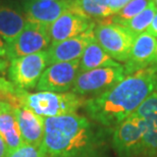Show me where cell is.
<instances>
[{
  "label": "cell",
  "instance_id": "1",
  "mask_svg": "<svg viewBox=\"0 0 157 157\" xmlns=\"http://www.w3.org/2000/svg\"><path fill=\"white\" fill-rule=\"evenodd\" d=\"M156 91L157 74L147 67L125 76L104 93L91 97L85 102V108L93 121L113 128L135 113Z\"/></svg>",
  "mask_w": 157,
  "mask_h": 157
},
{
  "label": "cell",
  "instance_id": "2",
  "mask_svg": "<svg viewBox=\"0 0 157 157\" xmlns=\"http://www.w3.org/2000/svg\"><path fill=\"white\" fill-rule=\"evenodd\" d=\"M99 133L85 117L77 113L44 118L42 149L47 157L98 155Z\"/></svg>",
  "mask_w": 157,
  "mask_h": 157
},
{
  "label": "cell",
  "instance_id": "3",
  "mask_svg": "<svg viewBox=\"0 0 157 157\" xmlns=\"http://www.w3.org/2000/svg\"><path fill=\"white\" fill-rule=\"evenodd\" d=\"M85 97L73 92H36L26 91L21 98V105L31 109L37 115L47 118L59 115L76 113L81 106L85 105Z\"/></svg>",
  "mask_w": 157,
  "mask_h": 157
},
{
  "label": "cell",
  "instance_id": "4",
  "mask_svg": "<svg viewBox=\"0 0 157 157\" xmlns=\"http://www.w3.org/2000/svg\"><path fill=\"white\" fill-rule=\"evenodd\" d=\"M94 36L106 53L117 62H125L130 55L136 35L128 28L108 20L96 21Z\"/></svg>",
  "mask_w": 157,
  "mask_h": 157
},
{
  "label": "cell",
  "instance_id": "5",
  "mask_svg": "<svg viewBox=\"0 0 157 157\" xmlns=\"http://www.w3.org/2000/svg\"><path fill=\"white\" fill-rule=\"evenodd\" d=\"M125 77L124 65L99 67L78 74L71 92L82 97L98 96Z\"/></svg>",
  "mask_w": 157,
  "mask_h": 157
},
{
  "label": "cell",
  "instance_id": "6",
  "mask_svg": "<svg viewBox=\"0 0 157 157\" xmlns=\"http://www.w3.org/2000/svg\"><path fill=\"white\" fill-rule=\"evenodd\" d=\"M50 45L51 39L48 25L28 20L20 35L6 45V58L11 60L21 56L34 54L47 50Z\"/></svg>",
  "mask_w": 157,
  "mask_h": 157
},
{
  "label": "cell",
  "instance_id": "7",
  "mask_svg": "<svg viewBox=\"0 0 157 157\" xmlns=\"http://www.w3.org/2000/svg\"><path fill=\"white\" fill-rule=\"evenodd\" d=\"M49 65L47 50L21 56L10 60L8 77L14 85L28 91L36 88L42 74Z\"/></svg>",
  "mask_w": 157,
  "mask_h": 157
},
{
  "label": "cell",
  "instance_id": "8",
  "mask_svg": "<svg viewBox=\"0 0 157 157\" xmlns=\"http://www.w3.org/2000/svg\"><path fill=\"white\" fill-rule=\"evenodd\" d=\"M112 146L119 157H139L144 153V134L140 121L132 114L113 128Z\"/></svg>",
  "mask_w": 157,
  "mask_h": 157
},
{
  "label": "cell",
  "instance_id": "9",
  "mask_svg": "<svg viewBox=\"0 0 157 157\" xmlns=\"http://www.w3.org/2000/svg\"><path fill=\"white\" fill-rule=\"evenodd\" d=\"M78 74L80 59L50 64L42 74L36 89L39 92H70Z\"/></svg>",
  "mask_w": 157,
  "mask_h": 157
},
{
  "label": "cell",
  "instance_id": "10",
  "mask_svg": "<svg viewBox=\"0 0 157 157\" xmlns=\"http://www.w3.org/2000/svg\"><path fill=\"white\" fill-rule=\"evenodd\" d=\"M76 0H25L21 3L27 20L49 25L63 13L75 10Z\"/></svg>",
  "mask_w": 157,
  "mask_h": 157
},
{
  "label": "cell",
  "instance_id": "11",
  "mask_svg": "<svg viewBox=\"0 0 157 157\" xmlns=\"http://www.w3.org/2000/svg\"><path fill=\"white\" fill-rule=\"evenodd\" d=\"M133 114L139 118L143 130V156L157 157V91L152 93Z\"/></svg>",
  "mask_w": 157,
  "mask_h": 157
},
{
  "label": "cell",
  "instance_id": "12",
  "mask_svg": "<svg viewBox=\"0 0 157 157\" xmlns=\"http://www.w3.org/2000/svg\"><path fill=\"white\" fill-rule=\"evenodd\" d=\"M95 23L96 21L78 13L76 10L65 12L49 25L51 43L60 42L81 35L91 28H94Z\"/></svg>",
  "mask_w": 157,
  "mask_h": 157
},
{
  "label": "cell",
  "instance_id": "13",
  "mask_svg": "<svg viewBox=\"0 0 157 157\" xmlns=\"http://www.w3.org/2000/svg\"><path fill=\"white\" fill-rule=\"evenodd\" d=\"M94 38V28H91L87 32L74 38L51 43V45L47 49L50 64L80 59L88 44Z\"/></svg>",
  "mask_w": 157,
  "mask_h": 157
},
{
  "label": "cell",
  "instance_id": "14",
  "mask_svg": "<svg viewBox=\"0 0 157 157\" xmlns=\"http://www.w3.org/2000/svg\"><path fill=\"white\" fill-rule=\"evenodd\" d=\"M156 50L157 38L147 32L138 35L124 65L125 76L149 67L155 57Z\"/></svg>",
  "mask_w": 157,
  "mask_h": 157
},
{
  "label": "cell",
  "instance_id": "15",
  "mask_svg": "<svg viewBox=\"0 0 157 157\" xmlns=\"http://www.w3.org/2000/svg\"><path fill=\"white\" fill-rule=\"evenodd\" d=\"M27 21L20 2H0V37L6 45L20 35Z\"/></svg>",
  "mask_w": 157,
  "mask_h": 157
},
{
  "label": "cell",
  "instance_id": "16",
  "mask_svg": "<svg viewBox=\"0 0 157 157\" xmlns=\"http://www.w3.org/2000/svg\"><path fill=\"white\" fill-rule=\"evenodd\" d=\"M24 143L42 147L44 138V118L37 115L26 106L13 107Z\"/></svg>",
  "mask_w": 157,
  "mask_h": 157
},
{
  "label": "cell",
  "instance_id": "17",
  "mask_svg": "<svg viewBox=\"0 0 157 157\" xmlns=\"http://www.w3.org/2000/svg\"><path fill=\"white\" fill-rule=\"evenodd\" d=\"M0 136L4 140L9 151L17 149L24 144L13 106L4 102L0 110Z\"/></svg>",
  "mask_w": 157,
  "mask_h": 157
},
{
  "label": "cell",
  "instance_id": "18",
  "mask_svg": "<svg viewBox=\"0 0 157 157\" xmlns=\"http://www.w3.org/2000/svg\"><path fill=\"white\" fill-rule=\"evenodd\" d=\"M121 63L109 56L94 38L88 44L80 58V73L99 67H118Z\"/></svg>",
  "mask_w": 157,
  "mask_h": 157
},
{
  "label": "cell",
  "instance_id": "19",
  "mask_svg": "<svg viewBox=\"0 0 157 157\" xmlns=\"http://www.w3.org/2000/svg\"><path fill=\"white\" fill-rule=\"evenodd\" d=\"M110 0H76L75 10L91 20H105L109 17Z\"/></svg>",
  "mask_w": 157,
  "mask_h": 157
},
{
  "label": "cell",
  "instance_id": "20",
  "mask_svg": "<svg viewBox=\"0 0 157 157\" xmlns=\"http://www.w3.org/2000/svg\"><path fill=\"white\" fill-rule=\"evenodd\" d=\"M156 12H157V8L151 0V2L147 5V7L144 9L142 12H140V13L136 15L135 17L131 18L130 21H125L121 26H124L125 28H128L132 33L138 36V35H140V34L146 32L149 26L151 25Z\"/></svg>",
  "mask_w": 157,
  "mask_h": 157
},
{
  "label": "cell",
  "instance_id": "21",
  "mask_svg": "<svg viewBox=\"0 0 157 157\" xmlns=\"http://www.w3.org/2000/svg\"><path fill=\"white\" fill-rule=\"evenodd\" d=\"M27 90L21 89L12 82L0 78V100L13 107L21 105V98Z\"/></svg>",
  "mask_w": 157,
  "mask_h": 157
},
{
  "label": "cell",
  "instance_id": "22",
  "mask_svg": "<svg viewBox=\"0 0 157 157\" xmlns=\"http://www.w3.org/2000/svg\"><path fill=\"white\" fill-rule=\"evenodd\" d=\"M150 2H151V0H132L117 14L107 18L112 23L122 25L125 21H130L131 18L138 15L140 12H142Z\"/></svg>",
  "mask_w": 157,
  "mask_h": 157
},
{
  "label": "cell",
  "instance_id": "23",
  "mask_svg": "<svg viewBox=\"0 0 157 157\" xmlns=\"http://www.w3.org/2000/svg\"><path fill=\"white\" fill-rule=\"evenodd\" d=\"M6 157H47L42 147L24 143L17 149L8 151Z\"/></svg>",
  "mask_w": 157,
  "mask_h": 157
},
{
  "label": "cell",
  "instance_id": "24",
  "mask_svg": "<svg viewBox=\"0 0 157 157\" xmlns=\"http://www.w3.org/2000/svg\"><path fill=\"white\" fill-rule=\"evenodd\" d=\"M130 1H132V0H110L108 6L109 17L117 14L118 11H121Z\"/></svg>",
  "mask_w": 157,
  "mask_h": 157
},
{
  "label": "cell",
  "instance_id": "25",
  "mask_svg": "<svg viewBox=\"0 0 157 157\" xmlns=\"http://www.w3.org/2000/svg\"><path fill=\"white\" fill-rule=\"evenodd\" d=\"M146 32L151 34L152 36H154L155 38H157V12H156L154 18H153L151 25L149 26V28L147 29Z\"/></svg>",
  "mask_w": 157,
  "mask_h": 157
},
{
  "label": "cell",
  "instance_id": "26",
  "mask_svg": "<svg viewBox=\"0 0 157 157\" xmlns=\"http://www.w3.org/2000/svg\"><path fill=\"white\" fill-rule=\"evenodd\" d=\"M8 148L6 143L4 142V140L2 139V137L0 136V157H6L8 153Z\"/></svg>",
  "mask_w": 157,
  "mask_h": 157
},
{
  "label": "cell",
  "instance_id": "27",
  "mask_svg": "<svg viewBox=\"0 0 157 157\" xmlns=\"http://www.w3.org/2000/svg\"><path fill=\"white\" fill-rule=\"evenodd\" d=\"M6 54H7V51H6V44L4 43V41L1 39V37H0V57L6 58Z\"/></svg>",
  "mask_w": 157,
  "mask_h": 157
},
{
  "label": "cell",
  "instance_id": "28",
  "mask_svg": "<svg viewBox=\"0 0 157 157\" xmlns=\"http://www.w3.org/2000/svg\"><path fill=\"white\" fill-rule=\"evenodd\" d=\"M8 67V62L5 60V59H3L0 57V73H2V71H4L6 68Z\"/></svg>",
  "mask_w": 157,
  "mask_h": 157
},
{
  "label": "cell",
  "instance_id": "29",
  "mask_svg": "<svg viewBox=\"0 0 157 157\" xmlns=\"http://www.w3.org/2000/svg\"><path fill=\"white\" fill-rule=\"evenodd\" d=\"M149 67H150V68H152V70L154 71L155 73L157 74V50H156V54H155V57H154V59H153L152 63H151V65H150Z\"/></svg>",
  "mask_w": 157,
  "mask_h": 157
},
{
  "label": "cell",
  "instance_id": "30",
  "mask_svg": "<svg viewBox=\"0 0 157 157\" xmlns=\"http://www.w3.org/2000/svg\"><path fill=\"white\" fill-rule=\"evenodd\" d=\"M3 104H4V102H3V101H1V100H0V110H1V109H2V107H3Z\"/></svg>",
  "mask_w": 157,
  "mask_h": 157
},
{
  "label": "cell",
  "instance_id": "31",
  "mask_svg": "<svg viewBox=\"0 0 157 157\" xmlns=\"http://www.w3.org/2000/svg\"><path fill=\"white\" fill-rule=\"evenodd\" d=\"M152 1H153V3H154V4H155L156 8H157V0H152Z\"/></svg>",
  "mask_w": 157,
  "mask_h": 157
},
{
  "label": "cell",
  "instance_id": "32",
  "mask_svg": "<svg viewBox=\"0 0 157 157\" xmlns=\"http://www.w3.org/2000/svg\"><path fill=\"white\" fill-rule=\"evenodd\" d=\"M84 157H99V155H92V156H84Z\"/></svg>",
  "mask_w": 157,
  "mask_h": 157
},
{
  "label": "cell",
  "instance_id": "33",
  "mask_svg": "<svg viewBox=\"0 0 157 157\" xmlns=\"http://www.w3.org/2000/svg\"><path fill=\"white\" fill-rule=\"evenodd\" d=\"M23 1H25V0H20V3H21V2H23Z\"/></svg>",
  "mask_w": 157,
  "mask_h": 157
},
{
  "label": "cell",
  "instance_id": "34",
  "mask_svg": "<svg viewBox=\"0 0 157 157\" xmlns=\"http://www.w3.org/2000/svg\"><path fill=\"white\" fill-rule=\"evenodd\" d=\"M37 1H43V0H37ZM51 1H52V0H51Z\"/></svg>",
  "mask_w": 157,
  "mask_h": 157
}]
</instances>
